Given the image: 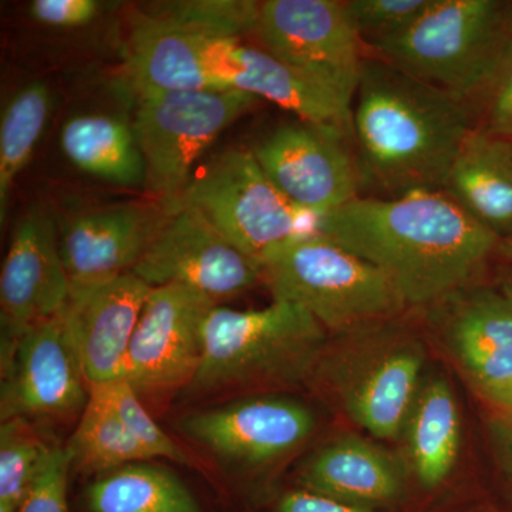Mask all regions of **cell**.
<instances>
[{"label": "cell", "mask_w": 512, "mask_h": 512, "mask_svg": "<svg viewBox=\"0 0 512 512\" xmlns=\"http://www.w3.org/2000/svg\"><path fill=\"white\" fill-rule=\"evenodd\" d=\"M325 235L389 276L407 308L470 286L500 239L444 191L356 198L313 220Z\"/></svg>", "instance_id": "1"}, {"label": "cell", "mask_w": 512, "mask_h": 512, "mask_svg": "<svg viewBox=\"0 0 512 512\" xmlns=\"http://www.w3.org/2000/svg\"><path fill=\"white\" fill-rule=\"evenodd\" d=\"M352 133L362 180L392 197L443 191L476 107L393 64L363 60Z\"/></svg>", "instance_id": "2"}, {"label": "cell", "mask_w": 512, "mask_h": 512, "mask_svg": "<svg viewBox=\"0 0 512 512\" xmlns=\"http://www.w3.org/2000/svg\"><path fill=\"white\" fill-rule=\"evenodd\" d=\"M326 330L292 302L235 311L215 306L204 332L200 369L184 390L201 396L222 389L284 386L306 379L326 348Z\"/></svg>", "instance_id": "3"}, {"label": "cell", "mask_w": 512, "mask_h": 512, "mask_svg": "<svg viewBox=\"0 0 512 512\" xmlns=\"http://www.w3.org/2000/svg\"><path fill=\"white\" fill-rule=\"evenodd\" d=\"M511 40L504 3L430 0L412 25L365 46L377 59L476 107L493 82Z\"/></svg>", "instance_id": "4"}, {"label": "cell", "mask_w": 512, "mask_h": 512, "mask_svg": "<svg viewBox=\"0 0 512 512\" xmlns=\"http://www.w3.org/2000/svg\"><path fill=\"white\" fill-rule=\"evenodd\" d=\"M261 269L274 301L301 306L335 333L389 322L407 309L389 276L315 231L269 252Z\"/></svg>", "instance_id": "5"}, {"label": "cell", "mask_w": 512, "mask_h": 512, "mask_svg": "<svg viewBox=\"0 0 512 512\" xmlns=\"http://www.w3.org/2000/svg\"><path fill=\"white\" fill-rule=\"evenodd\" d=\"M259 99L235 92L137 93L133 130L146 167L144 187L170 215L183 208L185 192L202 154Z\"/></svg>", "instance_id": "6"}, {"label": "cell", "mask_w": 512, "mask_h": 512, "mask_svg": "<svg viewBox=\"0 0 512 512\" xmlns=\"http://www.w3.org/2000/svg\"><path fill=\"white\" fill-rule=\"evenodd\" d=\"M183 205L200 211L222 237L259 264L275 248L312 231V218L286 200L252 150L244 148L225 151L195 174Z\"/></svg>", "instance_id": "7"}, {"label": "cell", "mask_w": 512, "mask_h": 512, "mask_svg": "<svg viewBox=\"0 0 512 512\" xmlns=\"http://www.w3.org/2000/svg\"><path fill=\"white\" fill-rule=\"evenodd\" d=\"M394 320V319H393ZM389 322L355 332V352L330 366L342 409L377 439H397L421 387L423 345Z\"/></svg>", "instance_id": "8"}, {"label": "cell", "mask_w": 512, "mask_h": 512, "mask_svg": "<svg viewBox=\"0 0 512 512\" xmlns=\"http://www.w3.org/2000/svg\"><path fill=\"white\" fill-rule=\"evenodd\" d=\"M254 33L266 52L353 107L365 57L362 40L350 25L343 2H259Z\"/></svg>", "instance_id": "9"}, {"label": "cell", "mask_w": 512, "mask_h": 512, "mask_svg": "<svg viewBox=\"0 0 512 512\" xmlns=\"http://www.w3.org/2000/svg\"><path fill=\"white\" fill-rule=\"evenodd\" d=\"M217 301L184 285L151 288L128 348L124 379L140 393L190 386L204 353L205 323Z\"/></svg>", "instance_id": "10"}, {"label": "cell", "mask_w": 512, "mask_h": 512, "mask_svg": "<svg viewBox=\"0 0 512 512\" xmlns=\"http://www.w3.org/2000/svg\"><path fill=\"white\" fill-rule=\"evenodd\" d=\"M343 138L305 121L288 123L262 138L252 153L286 200L315 220L359 198L362 177Z\"/></svg>", "instance_id": "11"}, {"label": "cell", "mask_w": 512, "mask_h": 512, "mask_svg": "<svg viewBox=\"0 0 512 512\" xmlns=\"http://www.w3.org/2000/svg\"><path fill=\"white\" fill-rule=\"evenodd\" d=\"M0 370L2 421L62 419L83 412L89 400V382L63 311L23 333Z\"/></svg>", "instance_id": "12"}, {"label": "cell", "mask_w": 512, "mask_h": 512, "mask_svg": "<svg viewBox=\"0 0 512 512\" xmlns=\"http://www.w3.org/2000/svg\"><path fill=\"white\" fill-rule=\"evenodd\" d=\"M70 291L59 225L45 205H33L16 225L2 266L0 362L23 333L63 311Z\"/></svg>", "instance_id": "13"}, {"label": "cell", "mask_w": 512, "mask_h": 512, "mask_svg": "<svg viewBox=\"0 0 512 512\" xmlns=\"http://www.w3.org/2000/svg\"><path fill=\"white\" fill-rule=\"evenodd\" d=\"M131 272L151 288L184 285L214 301L262 281L261 264L234 247L190 205L168 218Z\"/></svg>", "instance_id": "14"}, {"label": "cell", "mask_w": 512, "mask_h": 512, "mask_svg": "<svg viewBox=\"0 0 512 512\" xmlns=\"http://www.w3.org/2000/svg\"><path fill=\"white\" fill-rule=\"evenodd\" d=\"M316 427L309 407L285 397L237 400L187 414L178 430L214 456L241 468H258L291 453Z\"/></svg>", "instance_id": "15"}, {"label": "cell", "mask_w": 512, "mask_h": 512, "mask_svg": "<svg viewBox=\"0 0 512 512\" xmlns=\"http://www.w3.org/2000/svg\"><path fill=\"white\" fill-rule=\"evenodd\" d=\"M170 217L151 200L84 210L57 222L72 288L104 284L133 271Z\"/></svg>", "instance_id": "16"}, {"label": "cell", "mask_w": 512, "mask_h": 512, "mask_svg": "<svg viewBox=\"0 0 512 512\" xmlns=\"http://www.w3.org/2000/svg\"><path fill=\"white\" fill-rule=\"evenodd\" d=\"M212 80L217 92H242L291 111L305 123L335 131L345 138L352 133V107L336 94L239 37L220 36L212 53Z\"/></svg>", "instance_id": "17"}, {"label": "cell", "mask_w": 512, "mask_h": 512, "mask_svg": "<svg viewBox=\"0 0 512 512\" xmlns=\"http://www.w3.org/2000/svg\"><path fill=\"white\" fill-rule=\"evenodd\" d=\"M150 291L133 272L70 291L64 320L89 384L124 377L131 338Z\"/></svg>", "instance_id": "18"}, {"label": "cell", "mask_w": 512, "mask_h": 512, "mask_svg": "<svg viewBox=\"0 0 512 512\" xmlns=\"http://www.w3.org/2000/svg\"><path fill=\"white\" fill-rule=\"evenodd\" d=\"M296 488L336 503L382 512H406L407 476L382 447L346 436L312 454L296 476Z\"/></svg>", "instance_id": "19"}, {"label": "cell", "mask_w": 512, "mask_h": 512, "mask_svg": "<svg viewBox=\"0 0 512 512\" xmlns=\"http://www.w3.org/2000/svg\"><path fill=\"white\" fill-rule=\"evenodd\" d=\"M444 306V340L478 393L512 379V303L500 289L467 288Z\"/></svg>", "instance_id": "20"}, {"label": "cell", "mask_w": 512, "mask_h": 512, "mask_svg": "<svg viewBox=\"0 0 512 512\" xmlns=\"http://www.w3.org/2000/svg\"><path fill=\"white\" fill-rule=\"evenodd\" d=\"M444 192L498 239L512 234V140L474 130L458 151Z\"/></svg>", "instance_id": "21"}, {"label": "cell", "mask_w": 512, "mask_h": 512, "mask_svg": "<svg viewBox=\"0 0 512 512\" xmlns=\"http://www.w3.org/2000/svg\"><path fill=\"white\" fill-rule=\"evenodd\" d=\"M404 429L417 484L426 493L439 490L456 467L461 436L456 396L446 379L421 384Z\"/></svg>", "instance_id": "22"}, {"label": "cell", "mask_w": 512, "mask_h": 512, "mask_svg": "<svg viewBox=\"0 0 512 512\" xmlns=\"http://www.w3.org/2000/svg\"><path fill=\"white\" fill-rule=\"evenodd\" d=\"M64 156L84 173L117 185H144L146 167L133 126L103 114L76 116L60 131Z\"/></svg>", "instance_id": "23"}, {"label": "cell", "mask_w": 512, "mask_h": 512, "mask_svg": "<svg viewBox=\"0 0 512 512\" xmlns=\"http://www.w3.org/2000/svg\"><path fill=\"white\" fill-rule=\"evenodd\" d=\"M86 503L90 512H202L180 478L147 461L97 477Z\"/></svg>", "instance_id": "24"}, {"label": "cell", "mask_w": 512, "mask_h": 512, "mask_svg": "<svg viewBox=\"0 0 512 512\" xmlns=\"http://www.w3.org/2000/svg\"><path fill=\"white\" fill-rule=\"evenodd\" d=\"M72 467L83 473L103 474L128 464L153 460L141 446L113 407L94 387L89 386V400L72 439L67 444Z\"/></svg>", "instance_id": "25"}, {"label": "cell", "mask_w": 512, "mask_h": 512, "mask_svg": "<svg viewBox=\"0 0 512 512\" xmlns=\"http://www.w3.org/2000/svg\"><path fill=\"white\" fill-rule=\"evenodd\" d=\"M52 111V93L42 82L26 84L10 99L0 123V224H5L16 177L29 163Z\"/></svg>", "instance_id": "26"}, {"label": "cell", "mask_w": 512, "mask_h": 512, "mask_svg": "<svg viewBox=\"0 0 512 512\" xmlns=\"http://www.w3.org/2000/svg\"><path fill=\"white\" fill-rule=\"evenodd\" d=\"M144 15L185 32L239 37L254 33L259 2L252 0H184L156 2L138 9Z\"/></svg>", "instance_id": "27"}, {"label": "cell", "mask_w": 512, "mask_h": 512, "mask_svg": "<svg viewBox=\"0 0 512 512\" xmlns=\"http://www.w3.org/2000/svg\"><path fill=\"white\" fill-rule=\"evenodd\" d=\"M53 447L37 436L28 420L0 426V512H18Z\"/></svg>", "instance_id": "28"}, {"label": "cell", "mask_w": 512, "mask_h": 512, "mask_svg": "<svg viewBox=\"0 0 512 512\" xmlns=\"http://www.w3.org/2000/svg\"><path fill=\"white\" fill-rule=\"evenodd\" d=\"M89 386L94 387L107 400L126 429L130 431L131 436L146 448L151 457L165 458L181 466H190L191 458L161 430L140 402V396L136 390L124 377L113 382L89 384Z\"/></svg>", "instance_id": "29"}, {"label": "cell", "mask_w": 512, "mask_h": 512, "mask_svg": "<svg viewBox=\"0 0 512 512\" xmlns=\"http://www.w3.org/2000/svg\"><path fill=\"white\" fill-rule=\"evenodd\" d=\"M430 0H345L346 16L363 45L396 35L419 18Z\"/></svg>", "instance_id": "30"}, {"label": "cell", "mask_w": 512, "mask_h": 512, "mask_svg": "<svg viewBox=\"0 0 512 512\" xmlns=\"http://www.w3.org/2000/svg\"><path fill=\"white\" fill-rule=\"evenodd\" d=\"M70 468L72 457L67 448L53 447L18 512H70L67 501Z\"/></svg>", "instance_id": "31"}, {"label": "cell", "mask_w": 512, "mask_h": 512, "mask_svg": "<svg viewBox=\"0 0 512 512\" xmlns=\"http://www.w3.org/2000/svg\"><path fill=\"white\" fill-rule=\"evenodd\" d=\"M481 107L477 130L488 136L512 140V40L481 100Z\"/></svg>", "instance_id": "32"}, {"label": "cell", "mask_w": 512, "mask_h": 512, "mask_svg": "<svg viewBox=\"0 0 512 512\" xmlns=\"http://www.w3.org/2000/svg\"><path fill=\"white\" fill-rule=\"evenodd\" d=\"M106 3L97 0H35L30 3V16L50 28H83L104 12Z\"/></svg>", "instance_id": "33"}, {"label": "cell", "mask_w": 512, "mask_h": 512, "mask_svg": "<svg viewBox=\"0 0 512 512\" xmlns=\"http://www.w3.org/2000/svg\"><path fill=\"white\" fill-rule=\"evenodd\" d=\"M264 512H382L363 510L350 505L336 503L329 498L309 493L301 488H292L266 508Z\"/></svg>", "instance_id": "34"}, {"label": "cell", "mask_w": 512, "mask_h": 512, "mask_svg": "<svg viewBox=\"0 0 512 512\" xmlns=\"http://www.w3.org/2000/svg\"><path fill=\"white\" fill-rule=\"evenodd\" d=\"M488 434L498 463L512 478V420L494 419L488 424Z\"/></svg>", "instance_id": "35"}, {"label": "cell", "mask_w": 512, "mask_h": 512, "mask_svg": "<svg viewBox=\"0 0 512 512\" xmlns=\"http://www.w3.org/2000/svg\"><path fill=\"white\" fill-rule=\"evenodd\" d=\"M480 394L487 402L500 409L505 419L512 420V379L493 389L484 390Z\"/></svg>", "instance_id": "36"}, {"label": "cell", "mask_w": 512, "mask_h": 512, "mask_svg": "<svg viewBox=\"0 0 512 512\" xmlns=\"http://www.w3.org/2000/svg\"><path fill=\"white\" fill-rule=\"evenodd\" d=\"M500 291L503 292L512 303V272H508V274H505L503 279H501Z\"/></svg>", "instance_id": "37"}, {"label": "cell", "mask_w": 512, "mask_h": 512, "mask_svg": "<svg viewBox=\"0 0 512 512\" xmlns=\"http://www.w3.org/2000/svg\"><path fill=\"white\" fill-rule=\"evenodd\" d=\"M498 251L505 256V258L512 261V234L510 237L501 239L500 245H498Z\"/></svg>", "instance_id": "38"}, {"label": "cell", "mask_w": 512, "mask_h": 512, "mask_svg": "<svg viewBox=\"0 0 512 512\" xmlns=\"http://www.w3.org/2000/svg\"><path fill=\"white\" fill-rule=\"evenodd\" d=\"M507 25L512 35V6H507Z\"/></svg>", "instance_id": "39"}, {"label": "cell", "mask_w": 512, "mask_h": 512, "mask_svg": "<svg viewBox=\"0 0 512 512\" xmlns=\"http://www.w3.org/2000/svg\"><path fill=\"white\" fill-rule=\"evenodd\" d=\"M510 504H511V512H512V491H511V495H510Z\"/></svg>", "instance_id": "40"}]
</instances>
